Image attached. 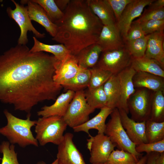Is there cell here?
Instances as JSON below:
<instances>
[{
	"instance_id": "36",
	"label": "cell",
	"mask_w": 164,
	"mask_h": 164,
	"mask_svg": "<svg viewBox=\"0 0 164 164\" xmlns=\"http://www.w3.org/2000/svg\"><path fill=\"white\" fill-rule=\"evenodd\" d=\"M135 149L138 153H140L143 152H146V154L152 152H164V139L157 142L142 143L136 145Z\"/></svg>"
},
{
	"instance_id": "22",
	"label": "cell",
	"mask_w": 164,
	"mask_h": 164,
	"mask_svg": "<svg viewBox=\"0 0 164 164\" xmlns=\"http://www.w3.org/2000/svg\"><path fill=\"white\" fill-rule=\"evenodd\" d=\"M87 2L92 12L103 25L116 24L114 13L107 0H87Z\"/></svg>"
},
{
	"instance_id": "35",
	"label": "cell",
	"mask_w": 164,
	"mask_h": 164,
	"mask_svg": "<svg viewBox=\"0 0 164 164\" xmlns=\"http://www.w3.org/2000/svg\"><path fill=\"white\" fill-rule=\"evenodd\" d=\"M0 152L2 154L1 164H19L14 145L3 141L0 145Z\"/></svg>"
},
{
	"instance_id": "3",
	"label": "cell",
	"mask_w": 164,
	"mask_h": 164,
	"mask_svg": "<svg viewBox=\"0 0 164 164\" xmlns=\"http://www.w3.org/2000/svg\"><path fill=\"white\" fill-rule=\"evenodd\" d=\"M7 120L6 125L0 128V134L6 137L11 144H16L22 148L29 145L38 147L39 143L31 131L36 120L30 119V114L26 119L17 118L7 110L4 111Z\"/></svg>"
},
{
	"instance_id": "47",
	"label": "cell",
	"mask_w": 164,
	"mask_h": 164,
	"mask_svg": "<svg viewBox=\"0 0 164 164\" xmlns=\"http://www.w3.org/2000/svg\"><path fill=\"white\" fill-rule=\"evenodd\" d=\"M2 158L0 157V160H2Z\"/></svg>"
},
{
	"instance_id": "21",
	"label": "cell",
	"mask_w": 164,
	"mask_h": 164,
	"mask_svg": "<svg viewBox=\"0 0 164 164\" xmlns=\"http://www.w3.org/2000/svg\"><path fill=\"white\" fill-rule=\"evenodd\" d=\"M113 109L105 107L100 109V112L94 117L84 124L73 128L74 132H84L90 135L89 130L95 129L98 134H104L105 130L106 120L111 114Z\"/></svg>"
},
{
	"instance_id": "14",
	"label": "cell",
	"mask_w": 164,
	"mask_h": 164,
	"mask_svg": "<svg viewBox=\"0 0 164 164\" xmlns=\"http://www.w3.org/2000/svg\"><path fill=\"white\" fill-rule=\"evenodd\" d=\"M102 52L121 48L125 44L116 25H103L96 43Z\"/></svg>"
},
{
	"instance_id": "13",
	"label": "cell",
	"mask_w": 164,
	"mask_h": 164,
	"mask_svg": "<svg viewBox=\"0 0 164 164\" xmlns=\"http://www.w3.org/2000/svg\"><path fill=\"white\" fill-rule=\"evenodd\" d=\"M121 122L130 140L136 145L147 143L145 134V122H136L128 117L123 109H118Z\"/></svg>"
},
{
	"instance_id": "37",
	"label": "cell",
	"mask_w": 164,
	"mask_h": 164,
	"mask_svg": "<svg viewBox=\"0 0 164 164\" xmlns=\"http://www.w3.org/2000/svg\"><path fill=\"white\" fill-rule=\"evenodd\" d=\"M139 18L136 20L141 23L152 20H164V7L158 9H145Z\"/></svg>"
},
{
	"instance_id": "19",
	"label": "cell",
	"mask_w": 164,
	"mask_h": 164,
	"mask_svg": "<svg viewBox=\"0 0 164 164\" xmlns=\"http://www.w3.org/2000/svg\"><path fill=\"white\" fill-rule=\"evenodd\" d=\"M164 31L150 34L144 56L154 60L164 68Z\"/></svg>"
},
{
	"instance_id": "30",
	"label": "cell",
	"mask_w": 164,
	"mask_h": 164,
	"mask_svg": "<svg viewBox=\"0 0 164 164\" xmlns=\"http://www.w3.org/2000/svg\"><path fill=\"white\" fill-rule=\"evenodd\" d=\"M145 134L147 143L164 139V121L156 122L150 119L146 121Z\"/></svg>"
},
{
	"instance_id": "31",
	"label": "cell",
	"mask_w": 164,
	"mask_h": 164,
	"mask_svg": "<svg viewBox=\"0 0 164 164\" xmlns=\"http://www.w3.org/2000/svg\"><path fill=\"white\" fill-rule=\"evenodd\" d=\"M89 70L91 77L88 87L89 89H95L103 85L113 74L108 70L95 67Z\"/></svg>"
},
{
	"instance_id": "18",
	"label": "cell",
	"mask_w": 164,
	"mask_h": 164,
	"mask_svg": "<svg viewBox=\"0 0 164 164\" xmlns=\"http://www.w3.org/2000/svg\"><path fill=\"white\" fill-rule=\"evenodd\" d=\"M136 71L130 66L118 73L120 85V98L118 109L124 110L128 114L127 101L135 91L132 78Z\"/></svg>"
},
{
	"instance_id": "46",
	"label": "cell",
	"mask_w": 164,
	"mask_h": 164,
	"mask_svg": "<svg viewBox=\"0 0 164 164\" xmlns=\"http://www.w3.org/2000/svg\"><path fill=\"white\" fill-rule=\"evenodd\" d=\"M36 164H46L43 161H40L37 162ZM51 164H58L57 159H56Z\"/></svg>"
},
{
	"instance_id": "23",
	"label": "cell",
	"mask_w": 164,
	"mask_h": 164,
	"mask_svg": "<svg viewBox=\"0 0 164 164\" xmlns=\"http://www.w3.org/2000/svg\"><path fill=\"white\" fill-rule=\"evenodd\" d=\"M102 52L100 46L95 43L83 49L75 56L80 67L90 69L95 66Z\"/></svg>"
},
{
	"instance_id": "16",
	"label": "cell",
	"mask_w": 164,
	"mask_h": 164,
	"mask_svg": "<svg viewBox=\"0 0 164 164\" xmlns=\"http://www.w3.org/2000/svg\"><path fill=\"white\" fill-rule=\"evenodd\" d=\"M20 3L23 5L27 4L28 14L31 20L35 21L43 26L53 37L55 36L57 26L50 20L40 6L31 0H21Z\"/></svg>"
},
{
	"instance_id": "38",
	"label": "cell",
	"mask_w": 164,
	"mask_h": 164,
	"mask_svg": "<svg viewBox=\"0 0 164 164\" xmlns=\"http://www.w3.org/2000/svg\"><path fill=\"white\" fill-rule=\"evenodd\" d=\"M140 24L145 36L164 31V20H150L142 22Z\"/></svg>"
},
{
	"instance_id": "12",
	"label": "cell",
	"mask_w": 164,
	"mask_h": 164,
	"mask_svg": "<svg viewBox=\"0 0 164 164\" xmlns=\"http://www.w3.org/2000/svg\"><path fill=\"white\" fill-rule=\"evenodd\" d=\"M73 137L72 133H66L58 145L56 159L58 164H86L82 155L73 142Z\"/></svg>"
},
{
	"instance_id": "4",
	"label": "cell",
	"mask_w": 164,
	"mask_h": 164,
	"mask_svg": "<svg viewBox=\"0 0 164 164\" xmlns=\"http://www.w3.org/2000/svg\"><path fill=\"white\" fill-rule=\"evenodd\" d=\"M35 126V138L38 143L43 146L49 143L58 145L63 139L67 125L63 117L53 116L39 118Z\"/></svg>"
},
{
	"instance_id": "44",
	"label": "cell",
	"mask_w": 164,
	"mask_h": 164,
	"mask_svg": "<svg viewBox=\"0 0 164 164\" xmlns=\"http://www.w3.org/2000/svg\"><path fill=\"white\" fill-rule=\"evenodd\" d=\"M155 164H164V152L160 153L155 160Z\"/></svg>"
},
{
	"instance_id": "43",
	"label": "cell",
	"mask_w": 164,
	"mask_h": 164,
	"mask_svg": "<svg viewBox=\"0 0 164 164\" xmlns=\"http://www.w3.org/2000/svg\"><path fill=\"white\" fill-rule=\"evenodd\" d=\"M160 154V153L157 152H152L148 154L146 164H155V160Z\"/></svg>"
},
{
	"instance_id": "45",
	"label": "cell",
	"mask_w": 164,
	"mask_h": 164,
	"mask_svg": "<svg viewBox=\"0 0 164 164\" xmlns=\"http://www.w3.org/2000/svg\"><path fill=\"white\" fill-rule=\"evenodd\" d=\"M148 155V154H146L145 155L143 156L139 159L138 162L136 164H146Z\"/></svg>"
},
{
	"instance_id": "33",
	"label": "cell",
	"mask_w": 164,
	"mask_h": 164,
	"mask_svg": "<svg viewBox=\"0 0 164 164\" xmlns=\"http://www.w3.org/2000/svg\"><path fill=\"white\" fill-rule=\"evenodd\" d=\"M40 6L46 12L50 20L55 23L63 16V12L56 4L54 0H31Z\"/></svg>"
},
{
	"instance_id": "40",
	"label": "cell",
	"mask_w": 164,
	"mask_h": 164,
	"mask_svg": "<svg viewBox=\"0 0 164 164\" xmlns=\"http://www.w3.org/2000/svg\"><path fill=\"white\" fill-rule=\"evenodd\" d=\"M145 36L140 23L135 20L132 22L124 42L133 40Z\"/></svg>"
},
{
	"instance_id": "17",
	"label": "cell",
	"mask_w": 164,
	"mask_h": 164,
	"mask_svg": "<svg viewBox=\"0 0 164 164\" xmlns=\"http://www.w3.org/2000/svg\"><path fill=\"white\" fill-rule=\"evenodd\" d=\"M75 94V92L73 91L67 90L65 93L59 96L53 104L45 105L42 107L41 110L37 112V115L44 117L53 116L63 117Z\"/></svg>"
},
{
	"instance_id": "34",
	"label": "cell",
	"mask_w": 164,
	"mask_h": 164,
	"mask_svg": "<svg viewBox=\"0 0 164 164\" xmlns=\"http://www.w3.org/2000/svg\"><path fill=\"white\" fill-rule=\"evenodd\" d=\"M150 34L137 39L125 43L133 57L139 58L144 56Z\"/></svg>"
},
{
	"instance_id": "27",
	"label": "cell",
	"mask_w": 164,
	"mask_h": 164,
	"mask_svg": "<svg viewBox=\"0 0 164 164\" xmlns=\"http://www.w3.org/2000/svg\"><path fill=\"white\" fill-rule=\"evenodd\" d=\"M91 77L89 69L80 67L77 73L72 78L61 85L66 90H70L75 92L83 90L88 87Z\"/></svg>"
},
{
	"instance_id": "7",
	"label": "cell",
	"mask_w": 164,
	"mask_h": 164,
	"mask_svg": "<svg viewBox=\"0 0 164 164\" xmlns=\"http://www.w3.org/2000/svg\"><path fill=\"white\" fill-rule=\"evenodd\" d=\"M153 92L145 88H135L127 102L131 119L136 122L146 121L150 119Z\"/></svg>"
},
{
	"instance_id": "6",
	"label": "cell",
	"mask_w": 164,
	"mask_h": 164,
	"mask_svg": "<svg viewBox=\"0 0 164 164\" xmlns=\"http://www.w3.org/2000/svg\"><path fill=\"white\" fill-rule=\"evenodd\" d=\"M95 110L87 102L84 91L81 90L75 92L63 118L67 126L73 128L88 121Z\"/></svg>"
},
{
	"instance_id": "28",
	"label": "cell",
	"mask_w": 164,
	"mask_h": 164,
	"mask_svg": "<svg viewBox=\"0 0 164 164\" xmlns=\"http://www.w3.org/2000/svg\"><path fill=\"white\" fill-rule=\"evenodd\" d=\"M150 120L156 122L164 121V92H153Z\"/></svg>"
},
{
	"instance_id": "20",
	"label": "cell",
	"mask_w": 164,
	"mask_h": 164,
	"mask_svg": "<svg viewBox=\"0 0 164 164\" xmlns=\"http://www.w3.org/2000/svg\"><path fill=\"white\" fill-rule=\"evenodd\" d=\"M135 88H143L155 92L164 91V78L149 73L136 72L132 78Z\"/></svg>"
},
{
	"instance_id": "25",
	"label": "cell",
	"mask_w": 164,
	"mask_h": 164,
	"mask_svg": "<svg viewBox=\"0 0 164 164\" xmlns=\"http://www.w3.org/2000/svg\"><path fill=\"white\" fill-rule=\"evenodd\" d=\"M107 99V107L114 109L119 108L120 98V85L118 74H113L103 85Z\"/></svg>"
},
{
	"instance_id": "2",
	"label": "cell",
	"mask_w": 164,
	"mask_h": 164,
	"mask_svg": "<svg viewBox=\"0 0 164 164\" xmlns=\"http://www.w3.org/2000/svg\"><path fill=\"white\" fill-rule=\"evenodd\" d=\"M63 17L55 23L56 35L52 39L63 44L72 55L96 43L103 24L92 12L87 0H70Z\"/></svg>"
},
{
	"instance_id": "41",
	"label": "cell",
	"mask_w": 164,
	"mask_h": 164,
	"mask_svg": "<svg viewBox=\"0 0 164 164\" xmlns=\"http://www.w3.org/2000/svg\"><path fill=\"white\" fill-rule=\"evenodd\" d=\"M70 1V0H54L57 6L63 12L66 9Z\"/></svg>"
},
{
	"instance_id": "8",
	"label": "cell",
	"mask_w": 164,
	"mask_h": 164,
	"mask_svg": "<svg viewBox=\"0 0 164 164\" xmlns=\"http://www.w3.org/2000/svg\"><path fill=\"white\" fill-rule=\"evenodd\" d=\"M132 58L125 44L118 49L102 52L95 67L117 74L130 65Z\"/></svg>"
},
{
	"instance_id": "32",
	"label": "cell",
	"mask_w": 164,
	"mask_h": 164,
	"mask_svg": "<svg viewBox=\"0 0 164 164\" xmlns=\"http://www.w3.org/2000/svg\"><path fill=\"white\" fill-rule=\"evenodd\" d=\"M138 159L132 153L122 150H114L104 164H136Z\"/></svg>"
},
{
	"instance_id": "15",
	"label": "cell",
	"mask_w": 164,
	"mask_h": 164,
	"mask_svg": "<svg viewBox=\"0 0 164 164\" xmlns=\"http://www.w3.org/2000/svg\"><path fill=\"white\" fill-rule=\"evenodd\" d=\"M80 69L75 56L71 54L62 61H59L53 77L54 81L61 86L73 78Z\"/></svg>"
},
{
	"instance_id": "48",
	"label": "cell",
	"mask_w": 164,
	"mask_h": 164,
	"mask_svg": "<svg viewBox=\"0 0 164 164\" xmlns=\"http://www.w3.org/2000/svg\"><path fill=\"white\" fill-rule=\"evenodd\" d=\"M2 1L0 0V2H1Z\"/></svg>"
},
{
	"instance_id": "5",
	"label": "cell",
	"mask_w": 164,
	"mask_h": 164,
	"mask_svg": "<svg viewBox=\"0 0 164 164\" xmlns=\"http://www.w3.org/2000/svg\"><path fill=\"white\" fill-rule=\"evenodd\" d=\"M110 115L111 118L106 124L104 134L119 149L128 152L139 159L143 154L136 151V145L130 140L122 126L118 108L113 109Z\"/></svg>"
},
{
	"instance_id": "9",
	"label": "cell",
	"mask_w": 164,
	"mask_h": 164,
	"mask_svg": "<svg viewBox=\"0 0 164 164\" xmlns=\"http://www.w3.org/2000/svg\"><path fill=\"white\" fill-rule=\"evenodd\" d=\"M89 137L87 139V147L90 152V162L91 164L105 163L116 145L104 134H97L94 136L90 135Z\"/></svg>"
},
{
	"instance_id": "11",
	"label": "cell",
	"mask_w": 164,
	"mask_h": 164,
	"mask_svg": "<svg viewBox=\"0 0 164 164\" xmlns=\"http://www.w3.org/2000/svg\"><path fill=\"white\" fill-rule=\"evenodd\" d=\"M154 1L133 0L127 6L116 23L124 42L134 20L139 17L143 12L144 8Z\"/></svg>"
},
{
	"instance_id": "29",
	"label": "cell",
	"mask_w": 164,
	"mask_h": 164,
	"mask_svg": "<svg viewBox=\"0 0 164 164\" xmlns=\"http://www.w3.org/2000/svg\"><path fill=\"white\" fill-rule=\"evenodd\" d=\"M103 86L95 89H88L85 92L87 102L94 110L107 107V99Z\"/></svg>"
},
{
	"instance_id": "10",
	"label": "cell",
	"mask_w": 164,
	"mask_h": 164,
	"mask_svg": "<svg viewBox=\"0 0 164 164\" xmlns=\"http://www.w3.org/2000/svg\"><path fill=\"white\" fill-rule=\"evenodd\" d=\"M12 1L15 5V8L13 10L9 7L7 9V12L9 16L15 21L20 29V34L18 40V44L26 45L28 43L27 33L28 31L32 32L36 38L44 37L45 34L38 32L32 25L28 14L27 7L24 6L23 5H19L14 0Z\"/></svg>"
},
{
	"instance_id": "26",
	"label": "cell",
	"mask_w": 164,
	"mask_h": 164,
	"mask_svg": "<svg viewBox=\"0 0 164 164\" xmlns=\"http://www.w3.org/2000/svg\"><path fill=\"white\" fill-rule=\"evenodd\" d=\"M34 45L30 49L33 53L45 52L52 54L59 61L63 60L70 54L69 51L63 44L49 45L42 43L34 36L33 37Z\"/></svg>"
},
{
	"instance_id": "39",
	"label": "cell",
	"mask_w": 164,
	"mask_h": 164,
	"mask_svg": "<svg viewBox=\"0 0 164 164\" xmlns=\"http://www.w3.org/2000/svg\"><path fill=\"white\" fill-rule=\"evenodd\" d=\"M107 1L113 12L117 23L127 6L133 0H107Z\"/></svg>"
},
{
	"instance_id": "42",
	"label": "cell",
	"mask_w": 164,
	"mask_h": 164,
	"mask_svg": "<svg viewBox=\"0 0 164 164\" xmlns=\"http://www.w3.org/2000/svg\"><path fill=\"white\" fill-rule=\"evenodd\" d=\"M148 6V8L150 9H158L164 7V0H154Z\"/></svg>"
},
{
	"instance_id": "24",
	"label": "cell",
	"mask_w": 164,
	"mask_h": 164,
	"mask_svg": "<svg viewBox=\"0 0 164 164\" xmlns=\"http://www.w3.org/2000/svg\"><path fill=\"white\" fill-rule=\"evenodd\" d=\"M130 66L136 72H145L164 78V68L156 61L145 56L132 57Z\"/></svg>"
},
{
	"instance_id": "1",
	"label": "cell",
	"mask_w": 164,
	"mask_h": 164,
	"mask_svg": "<svg viewBox=\"0 0 164 164\" xmlns=\"http://www.w3.org/2000/svg\"><path fill=\"white\" fill-rule=\"evenodd\" d=\"M58 61L18 44L0 55V101L28 114L39 103L55 100L62 87L53 80Z\"/></svg>"
}]
</instances>
